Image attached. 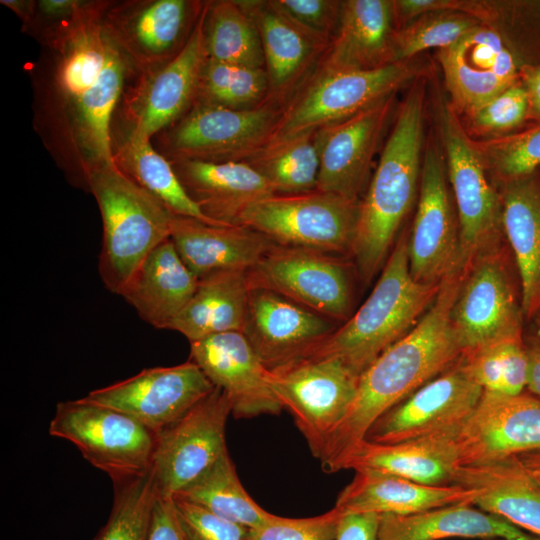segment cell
Returning a JSON list of instances; mask_svg holds the SVG:
<instances>
[{
    "instance_id": "1",
    "label": "cell",
    "mask_w": 540,
    "mask_h": 540,
    "mask_svg": "<svg viewBox=\"0 0 540 540\" xmlns=\"http://www.w3.org/2000/svg\"><path fill=\"white\" fill-rule=\"evenodd\" d=\"M463 276L460 270L443 279L414 328L360 374L355 397L320 458L324 472L340 471L384 413L459 360L462 348L450 316Z\"/></svg>"
},
{
    "instance_id": "2",
    "label": "cell",
    "mask_w": 540,
    "mask_h": 540,
    "mask_svg": "<svg viewBox=\"0 0 540 540\" xmlns=\"http://www.w3.org/2000/svg\"><path fill=\"white\" fill-rule=\"evenodd\" d=\"M424 89L418 80L400 104L367 192L358 205L352 254L365 281L385 264L398 229L409 213L421 176Z\"/></svg>"
},
{
    "instance_id": "3",
    "label": "cell",
    "mask_w": 540,
    "mask_h": 540,
    "mask_svg": "<svg viewBox=\"0 0 540 540\" xmlns=\"http://www.w3.org/2000/svg\"><path fill=\"white\" fill-rule=\"evenodd\" d=\"M382 269L360 308L303 357L335 358L360 376L414 328L434 302L441 283L426 284L413 278L405 236L398 240Z\"/></svg>"
},
{
    "instance_id": "4",
    "label": "cell",
    "mask_w": 540,
    "mask_h": 540,
    "mask_svg": "<svg viewBox=\"0 0 540 540\" xmlns=\"http://www.w3.org/2000/svg\"><path fill=\"white\" fill-rule=\"evenodd\" d=\"M87 189L103 222L99 274L106 288L119 295L147 255L170 238L174 214L116 164L91 170Z\"/></svg>"
},
{
    "instance_id": "5",
    "label": "cell",
    "mask_w": 540,
    "mask_h": 540,
    "mask_svg": "<svg viewBox=\"0 0 540 540\" xmlns=\"http://www.w3.org/2000/svg\"><path fill=\"white\" fill-rule=\"evenodd\" d=\"M49 434L73 443L113 483L152 467L158 435L126 413L83 397L57 404Z\"/></svg>"
},
{
    "instance_id": "6",
    "label": "cell",
    "mask_w": 540,
    "mask_h": 540,
    "mask_svg": "<svg viewBox=\"0 0 540 540\" xmlns=\"http://www.w3.org/2000/svg\"><path fill=\"white\" fill-rule=\"evenodd\" d=\"M276 100L247 109L195 102L176 123L161 132V154L170 162L245 161L268 140L281 116Z\"/></svg>"
},
{
    "instance_id": "7",
    "label": "cell",
    "mask_w": 540,
    "mask_h": 540,
    "mask_svg": "<svg viewBox=\"0 0 540 540\" xmlns=\"http://www.w3.org/2000/svg\"><path fill=\"white\" fill-rule=\"evenodd\" d=\"M359 202L318 190L273 195L248 206L237 225L251 228L277 245L326 254L351 253Z\"/></svg>"
},
{
    "instance_id": "8",
    "label": "cell",
    "mask_w": 540,
    "mask_h": 540,
    "mask_svg": "<svg viewBox=\"0 0 540 540\" xmlns=\"http://www.w3.org/2000/svg\"><path fill=\"white\" fill-rule=\"evenodd\" d=\"M418 72L419 66L412 60L366 71H318L310 83L282 109L267 143L349 118L394 95Z\"/></svg>"
},
{
    "instance_id": "9",
    "label": "cell",
    "mask_w": 540,
    "mask_h": 540,
    "mask_svg": "<svg viewBox=\"0 0 540 540\" xmlns=\"http://www.w3.org/2000/svg\"><path fill=\"white\" fill-rule=\"evenodd\" d=\"M441 135L456 205L461 264L466 270L479 257L500 248L504 236L501 196L488 179L474 140L450 105L442 107Z\"/></svg>"
},
{
    "instance_id": "10",
    "label": "cell",
    "mask_w": 540,
    "mask_h": 540,
    "mask_svg": "<svg viewBox=\"0 0 540 540\" xmlns=\"http://www.w3.org/2000/svg\"><path fill=\"white\" fill-rule=\"evenodd\" d=\"M358 379L335 358H298L268 372L274 395L319 460L355 397Z\"/></svg>"
},
{
    "instance_id": "11",
    "label": "cell",
    "mask_w": 540,
    "mask_h": 540,
    "mask_svg": "<svg viewBox=\"0 0 540 540\" xmlns=\"http://www.w3.org/2000/svg\"><path fill=\"white\" fill-rule=\"evenodd\" d=\"M501 248L476 259L464 272L451 310V324L462 353L523 334L520 286Z\"/></svg>"
},
{
    "instance_id": "12",
    "label": "cell",
    "mask_w": 540,
    "mask_h": 540,
    "mask_svg": "<svg viewBox=\"0 0 540 540\" xmlns=\"http://www.w3.org/2000/svg\"><path fill=\"white\" fill-rule=\"evenodd\" d=\"M201 5V4H200ZM186 0H137L109 4L106 33L138 76L175 57L188 40L203 7Z\"/></svg>"
},
{
    "instance_id": "13",
    "label": "cell",
    "mask_w": 540,
    "mask_h": 540,
    "mask_svg": "<svg viewBox=\"0 0 540 540\" xmlns=\"http://www.w3.org/2000/svg\"><path fill=\"white\" fill-rule=\"evenodd\" d=\"M231 404L213 390L157 435L153 471L159 494L173 498L228 451L225 428Z\"/></svg>"
},
{
    "instance_id": "14",
    "label": "cell",
    "mask_w": 540,
    "mask_h": 540,
    "mask_svg": "<svg viewBox=\"0 0 540 540\" xmlns=\"http://www.w3.org/2000/svg\"><path fill=\"white\" fill-rule=\"evenodd\" d=\"M247 277L250 287L276 292L326 318H348L351 280L334 255L274 244Z\"/></svg>"
},
{
    "instance_id": "15",
    "label": "cell",
    "mask_w": 540,
    "mask_h": 540,
    "mask_svg": "<svg viewBox=\"0 0 540 540\" xmlns=\"http://www.w3.org/2000/svg\"><path fill=\"white\" fill-rule=\"evenodd\" d=\"M408 258L413 278L421 283L439 284L463 270L458 218L447 185L445 157L440 147L431 143L422 161Z\"/></svg>"
},
{
    "instance_id": "16",
    "label": "cell",
    "mask_w": 540,
    "mask_h": 540,
    "mask_svg": "<svg viewBox=\"0 0 540 540\" xmlns=\"http://www.w3.org/2000/svg\"><path fill=\"white\" fill-rule=\"evenodd\" d=\"M482 388L463 368L460 358L384 413L365 440L392 444L458 432L476 408Z\"/></svg>"
},
{
    "instance_id": "17",
    "label": "cell",
    "mask_w": 540,
    "mask_h": 540,
    "mask_svg": "<svg viewBox=\"0 0 540 540\" xmlns=\"http://www.w3.org/2000/svg\"><path fill=\"white\" fill-rule=\"evenodd\" d=\"M207 4H203L185 45L160 68L138 76L125 97L129 134L151 139L182 118L193 106L203 68L207 61L204 23Z\"/></svg>"
},
{
    "instance_id": "18",
    "label": "cell",
    "mask_w": 540,
    "mask_h": 540,
    "mask_svg": "<svg viewBox=\"0 0 540 540\" xmlns=\"http://www.w3.org/2000/svg\"><path fill=\"white\" fill-rule=\"evenodd\" d=\"M451 108L465 116L519 81L523 66L508 37L482 22L439 50Z\"/></svg>"
},
{
    "instance_id": "19",
    "label": "cell",
    "mask_w": 540,
    "mask_h": 540,
    "mask_svg": "<svg viewBox=\"0 0 540 540\" xmlns=\"http://www.w3.org/2000/svg\"><path fill=\"white\" fill-rule=\"evenodd\" d=\"M214 387L188 360L176 366L144 369L128 379L90 391L83 398L126 413L158 434Z\"/></svg>"
},
{
    "instance_id": "20",
    "label": "cell",
    "mask_w": 540,
    "mask_h": 540,
    "mask_svg": "<svg viewBox=\"0 0 540 540\" xmlns=\"http://www.w3.org/2000/svg\"><path fill=\"white\" fill-rule=\"evenodd\" d=\"M460 466L480 465L540 450V398L524 391H483L456 434Z\"/></svg>"
},
{
    "instance_id": "21",
    "label": "cell",
    "mask_w": 540,
    "mask_h": 540,
    "mask_svg": "<svg viewBox=\"0 0 540 540\" xmlns=\"http://www.w3.org/2000/svg\"><path fill=\"white\" fill-rule=\"evenodd\" d=\"M394 98L395 94L319 129L318 191L358 202L393 112Z\"/></svg>"
},
{
    "instance_id": "22",
    "label": "cell",
    "mask_w": 540,
    "mask_h": 540,
    "mask_svg": "<svg viewBox=\"0 0 540 540\" xmlns=\"http://www.w3.org/2000/svg\"><path fill=\"white\" fill-rule=\"evenodd\" d=\"M229 399L235 418L278 415L283 407L269 383V369L242 332H226L190 343V358Z\"/></svg>"
},
{
    "instance_id": "23",
    "label": "cell",
    "mask_w": 540,
    "mask_h": 540,
    "mask_svg": "<svg viewBox=\"0 0 540 540\" xmlns=\"http://www.w3.org/2000/svg\"><path fill=\"white\" fill-rule=\"evenodd\" d=\"M335 329L329 318L271 290L250 287L242 333L269 370L303 357Z\"/></svg>"
},
{
    "instance_id": "24",
    "label": "cell",
    "mask_w": 540,
    "mask_h": 540,
    "mask_svg": "<svg viewBox=\"0 0 540 540\" xmlns=\"http://www.w3.org/2000/svg\"><path fill=\"white\" fill-rule=\"evenodd\" d=\"M110 39V38H109ZM126 62L110 40L106 64L97 83L74 105L64 119L61 139L68 155L73 156L76 180L87 189L88 173L98 167L115 164L111 119L122 94Z\"/></svg>"
},
{
    "instance_id": "25",
    "label": "cell",
    "mask_w": 540,
    "mask_h": 540,
    "mask_svg": "<svg viewBox=\"0 0 540 540\" xmlns=\"http://www.w3.org/2000/svg\"><path fill=\"white\" fill-rule=\"evenodd\" d=\"M393 1H342L339 25L319 71H366L394 62Z\"/></svg>"
},
{
    "instance_id": "26",
    "label": "cell",
    "mask_w": 540,
    "mask_h": 540,
    "mask_svg": "<svg viewBox=\"0 0 540 540\" xmlns=\"http://www.w3.org/2000/svg\"><path fill=\"white\" fill-rule=\"evenodd\" d=\"M170 239L198 280L217 272L248 271L275 244L245 226L212 225L177 215L172 220Z\"/></svg>"
},
{
    "instance_id": "27",
    "label": "cell",
    "mask_w": 540,
    "mask_h": 540,
    "mask_svg": "<svg viewBox=\"0 0 540 540\" xmlns=\"http://www.w3.org/2000/svg\"><path fill=\"white\" fill-rule=\"evenodd\" d=\"M478 489L432 486L373 470H357L340 492L335 508L342 514L410 515L454 504H473Z\"/></svg>"
},
{
    "instance_id": "28",
    "label": "cell",
    "mask_w": 540,
    "mask_h": 540,
    "mask_svg": "<svg viewBox=\"0 0 540 540\" xmlns=\"http://www.w3.org/2000/svg\"><path fill=\"white\" fill-rule=\"evenodd\" d=\"M171 163L191 199L208 218L220 224L237 225L248 206L276 194L246 161Z\"/></svg>"
},
{
    "instance_id": "29",
    "label": "cell",
    "mask_w": 540,
    "mask_h": 540,
    "mask_svg": "<svg viewBox=\"0 0 540 540\" xmlns=\"http://www.w3.org/2000/svg\"><path fill=\"white\" fill-rule=\"evenodd\" d=\"M452 485L478 489L473 505L540 538V478L517 457L459 466Z\"/></svg>"
},
{
    "instance_id": "30",
    "label": "cell",
    "mask_w": 540,
    "mask_h": 540,
    "mask_svg": "<svg viewBox=\"0 0 540 540\" xmlns=\"http://www.w3.org/2000/svg\"><path fill=\"white\" fill-rule=\"evenodd\" d=\"M442 433L392 444L362 441L341 470H373L432 486L452 485L460 466L456 434Z\"/></svg>"
},
{
    "instance_id": "31",
    "label": "cell",
    "mask_w": 540,
    "mask_h": 540,
    "mask_svg": "<svg viewBox=\"0 0 540 540\" xmlns=\"http://www.w3.org/2000/svg\"><path fill=\"white\" fill-rule=\"evenodd\" d=\"M197 285V277L168 238L147 255L119 295L145 322L167 329L187 306Z\"/></svg>"
},
{
    "instance_id": "32",
    "label": "cell",
    "mask_w": 540,
    "mask_h": 540,
    "mask_svg": "<svg viewBox=\"0 0 540 540\" xmlns=\"http://www.w3.org/2000/svg\"><path fill=\"white\" fill-rule=\"evenodd\" d=\"M503 233L517 267L525 319L540 305V168L501 183Z\"/></svg>"
},
{
    "instance_id": "33",
    "label": "cell",
    "mask_w": 540,
    "mask_h": 540,
    "mask_svg": "<svg viewBox=\"0 0 540 540\" xmlns=\"http://www.w3.org/2000/svg\"><path fill=\"white\" fill-rule=\"evenodd\" d=\"M540 540L473 504H454L410 515H380L378 540Z\"/></svg>"
},
{
    "instance_id": "34",
    "label": "cell",
    "mask_w": 540,
    "mask_h": 540,
    "mask_svg": "<svg viewBox=\"0 0 540 540\" xmlns=\"http://www.w3.org/2000/svg\"><path fill=\"white\" fill-rule=\"evenodd\" d=\"M249 291L247 271H223L199 279L191 300L167 329L181 333L190 343L242 332Z\"/></svg>"
},
{
    "instance_id": "35",
    "label": "cell",
    "mask_w": 540,
    "mask_h": 540,
    "mask_svg": "<svg viewBox=\"0 0 540 540\" xmlns=\"http://www.w3.org/2000/svg\"><path fill=\"white\" fill-rule=\"evenodd\" d=\"M258 29L270 98L284 95L324 46L308 36L271 1H238ZM269 95V94H268Z\"/></svg>"
},
{
    "instance_id": "36",
    "label": "cell",
    "mask_w": 540,
    "mask_h": 540,
    "mask_svg": "<svg viewBox=\"0 0 540 540\" xmlns=\"http://www.w3.org/2000/svg\"><path fill=\"white\" fill-rule=\"evenodd\" d=\"M118 168L140 187L159 199L174 215L212 225L181 184L172 163L152 146L151 139L129 134L113 149Z\"/></svg>"
},
{
    "instance_id": "37",
    "label": "cell",
    "mask_w": 540,
    "mask_h": 540,
    "mask_svg": "<svg viewBox=\"0 0 540 540\" xmlns=\"http://www.w3.org/2000/svg\"><path fill=\"white\" fill-rule=\"evenodd\" d=\"M245 161L269 182L276 194L316 191L320 169L319 129L267 143Z\"/></svg>"
},
{
    "instance_id": "38",
    "label": "cell",
    "mask_w": 540,
    "mask_h": 540,
    "mask_svg": "<svg viewBox=\"0 0 540 540\" xmlns=\"http://www.w3.org/2000/svg\"><path fill=\"white\" fill-rule=\"evenodd\" d=\"M173 498L198 505L246 528L263 525L275 517L247 493L228 451Z\"/></svg>"
},
{
    "instance_id": "39",
    "label": "cell",
    "mask_w": 540,
    "mask_h": 540,
    "mask_svg": "<svg viewBox=\"0 0 540 540\" xmlns=\"http://www.w3.org/2000/svg\"><path fill=\"white\" fill-rule=\"evenodd\" d=\"M204 41L208 60L265 68L256 24L238 1L207 4Z\"/></svg>"
},
{
    "instance_id": "40",
    "label": "cell",
    "mask_w": 540,
    "mask_h": 540,
    "mask_svg": "<svg viewBox=\"0 0 540 540\" xmlns=\"http://www.w3.org/2000/svg\"><path fill=\"white\" fill-rule=\"evenodd\" d=\"M460 362L485 392L517 395L526 390L528 358L523 334L465 351Z\"/></svg>"
},
{
    "instance_id": "41",
    "label": "cell",
    "mask_w": 540,
    "mask_h": 540,
    "mask_svg": "<svg viewBox=\"0 0 540 540\" xmlns=\"http://www.w3.org/2000/svg\"><path fill=\"white\" fill-rule=\"evenodd\" d=\"M113 485L110 515L94 540H149L153 509L159 496L153 467Z\"/></svg>"
},
{
    "instance_id": "42",
    "label": "cell",
    "mask_w": 540,
    "mask_h": 540,
    "mask_svg": "<svg viewBox=\"0 0 540 540\" xmlns=\"http://www.w3.org/2000/svg\"><path fill=\"white\" fill-rule=\"evenodd\" d=\"M268 94L269 82L265 68L207 59L195 102L247 109L261 104Z\"/></svg>"
},
{
    "instance_id": "43",
    "label": "cell",
    "mask_w": 540,
    "mask_h": 540,
    "mask_svg": "<svg viewBox=\"0 0 540 540\" xmlns=\"http://www.w3.org/2000/svg\"><path fill=\"white\" fill-rule=\"evenodd\" d=\"M481 23L477 17L460 11L423 14L396 31L394 62L411 60L430 48H447Z\"/></svg>"
},
{
    "instance_id": "44",
    "label": "cell",
    "mask_w": 540,
    "mask_h": 540,
    "mask_svg": "<svg viewBox=\"0 0 540 540\" xmlns=\"http://www.w3.org/2000/svg\"><path fill=\"white\" fill-rule=\"evenodd\" d=\"M485 167L503 183L540 168V123L507 135L474 141Z\"/></svg>"
},
{
    "instance_id": "45",
    "label": "cell",
    "mask_w": 540,
    "mask_h": 540,
    "mask_svg": "<svg viewBox=\"0 0 540 540\" xmlns=\"http://www.w3.org/2000/svg\"><path fill=\"white\" fill-rule=\"evenodd\" d=\"M466 121L477 134L494 137L529 126V102L520 80L466 115Z\"/></svg>"
},
{
    "instance_id": "46",
    "label": "cell",
    "mask_w": 540,
    "mask_h": 540,
    "mask_svg": "<svg viewBox=\"0 0 540 540\" xmlns=\"http://www.w3.org/2000/svg\"><path fill=\"white\" fill-rule=\"evenodd\" d=\"M342 514L333 507L313 517H275L260 526L247 528L245 540H335Z\"/></svg>"
},
{
    "instance_id": "47",
    "label": "cell",
    "mask_w": 540,
    "mask_h": 540,
    "mask_svg": "<svg viewBox=\"0 0 540 540\" xmlns=\"http://www.w3.org/2000/svg\"><path fill=\"white\" fill-rule=\"evenodd\" d=\"M273 6L326 49L339 25L342 1L271 0Z\"/></svg>"
},
{
    "instance_id": "48",
    "label": "cell",
    "mask_w": 540,
    "mask_h": 540,
    "mask_svg": "<svg viewBox=\"0 0 540 540\" xmlns=\"http://www.w3.org/2000/svg\"><path fill=\"white\" fill-rule=\"evenodd\" d=\"M187 540H245L247 528L188 501L173 498Z\"/></svg>"
},
{
    "instance_id": "49",
    "label": "cell",
    "mask_w": 540,
    "mask_h": 540,
    "mask_svg": "<svg viewBox=\"0 0 540 540\" xmlns=\"http://www.w3.org/2000/svg\"><path fill=\"white\" fill-rule=\"evenodd\" d=\"M513 31L507 35L523 65H540V2L510 5Z\"/></svg>"
},
{
    "instance_id": "50",
    "label": "cell",
    "mask_w": 540,
    "mask_h": 540,
    "mask_svg": "<svg viewBox=\"0 0 540 540\" xmlns=\"http://www.w3.org/2000/svg\"><path fill=\"white\" fill-rule=\"evenodd\" d=\"M395 19L412 21L413 19L435 11H460L477 17L482 22H487L491 17V11L486 5L473 1L459 0H399L393 1Z\"/></svg>"
},
{
    "instance_id": "51",
    "label": "cell",
    "mask_w": 540,
    "mask_h": 540,
    "mask_svg": "<svg viewBox=\"0 0 540 540\" xmlns=\"http://www.w3.org/2000/svg\"><path fill=\"white\" fill-rule=\"evenodd\" d=\"M149 540H187L173 498L159 494L153 509Z\"/></svg>"
},
{
    "instance_id": "52",
    "label": "cell",
    "mask_w": 540,
    "mask_h": 540,
    "mask_svg": "<svg viewBox=\"0 0 540 540\" xmlns=\"http://www.w3.org/2000/svg\"><path fill=\"white\" fill-rule=\"evenodd\" d=\"M379 521L375 513L342 515L335 540H378Z\"/></svg>"
},
{
    "instance_id": "53",
    "label": "cell",
    "mask_w": 540,
    "mask_h": 540,
    "mask_svg": "<svg viewBox=\"0 0 540 540\" xmlns=\"http://www.w3.org/2000/svg\"><path fill=\"white\" fill-rule=\"evenodd\" d=\"M519 80L529 102L530 125L540 123V65H524L520 69Z\"/></svg>"
},
{
    "instance_id": "54",
    "label": "cell",
    "mask_w": 540,
    "mask_h": 540,
    "mask_svg": "<svg viewBox=\"0 0 540 540\" xmlns=\"http://www.w3.org/2000/svg\"><path fill=\"white\" fill-rule=\"evenodd\" d=\"M85 3L78 0H41L36 2V7L41 16L48 20H60L62 25L71 20Z\"/></svg>"
},
{
    "instance_id": "55",
    "label": "cell",
    "mask_w": 540,
    "mask_h": 540,
    "mask_svg": "<svg viewBox=\"0 0 540 540\" xmlns=\"http://www.w3.org/2000/svg\"><path fill=\"white\" fill-rule=\"evenodd\" d=\"M524 341L528 358L526 391L540 398V333L524 337Z\"/></svg>"
},
{
    "instance_id": "56",
    "label": "cell",
    "mask_w": 540,
    "mask_h": 540,
    "mask_svg": "<svg viewBox=\"0 0 540 540\" xmlns=\"http://www.w3.org/2000/svg\"><path fill=\"white\" fill-rule=\"evenodd\" d=\"M0 3L12 10L30 28L36 20V2L23 0H1Z\"/></svg>"
},
{
    "instance_id": "57",
    "label": "cell",
    "mask_w": 540,
    "mask_h": 540,
    "mask_svg": "<svg viewBox=\"0 0 540 540\" xmlns=\"http://www.w3.org/2000/svg\"><path fill=\"white\" fill-rule=\"evenodd\" d=\"M517 458L532 474L540 478V450L522 454Z\"/></svg>"
},
{
    "instance_id": "58",
    "label": "cell",
    "mask_w": 540,
    "mask_h": 540,
    "mask_svg": "<svg viewBox=\"0 0 540 540\" xmlns=\"http://www.w3.org/2000/svg\"><path fill=\"white\" fill-rule=\"evenodd\" d=\"M530 320H533L536 323V326L538 328V332L540 333V305L536 309L534 315Z\"/></svg>"
},
{
    "instance_id": "59",
    "label": "cell",
    "mask_w": 540,
    "mask_h": 540,
    "mask_svg": "<svg viewBox=\"0 0 540 540\" xmlns=\"http://www.w3.org/2000/svg\"><path fill=\"white\" fill-rule=\"evenodd\" d=\"M494 540H502V539H494Z\"/></svg>"
}]
</instances>
